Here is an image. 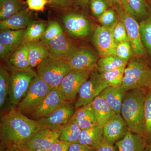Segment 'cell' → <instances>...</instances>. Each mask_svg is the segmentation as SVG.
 I'll list each match as a JSON object with an SVG mask.
<instances>
[{
  "label": "cell",
  "mask_w": 151,
  "mask_h": 151,
  "mask_svg": "<svg viewBox=\"0 0 151 151\" xmlns=\"http://www.w3.org/2000/svg\"><path fill=\"white\" fill-rule=\"evenodd\" d=\"M114 42L116 45L123 41L128 40L127 30L123 22L119 21L113 28Z\"/></svg>",
  "instance_id": "40"
},
{
  "label": "cell",
  "mask_w": 151,
  "mask_h": 151,
  "mask_svg": "<svg viewBox=\"0 0 151 151\" xmlns=\"http://www.w3.org/2000/svg\"><path fill=\"white\" fill-rule=\"evenodd\" d=\"M11 74L9 68L1 65L0 67V114L1 117L6 111L12 109L9 99V87Z\"/></svg>",
  "instance_id": "22"
},
{
  "label": "cell",
  "mask_w": 151,
  "mask_h": 151,
  "mask_svg": "<svg viewBox=\"0 0 151 151\" xmlns=\"http://www.w3.org/2000/svg\"><path fill=\"white\" fill-rule=\"evenodd\" d=\"M148 135L128 132L121 140L115 144L119 151H145Z\"/></svg>",
  "instance_id": "18"
},
{
  "label": "cell",
  "mask_w": 151,
  "mask_h": 151,
  "mask_svg": "<svg viewBox=\"0 0 151 151\" xmlns=\"http://www.w3.org/2000/svg\"><path fill=\"white\" fill-rule=\"evenodd\" d=\"M32 13L27 8L22 9L8 18L0 21V29H25L32 21Z\"/></svg>",
  "instance_id": "19"
},
{
  "label": "cell",
  "mask_w": 151,
  "mask_h": 151,
  "mask_svg": "<svg viewBox=\"0 0 151 151\" xmlns=\"http://www.w3.org/2000/svg\"><path fill=\"white\" fill-rule=\"evenodd\" d=\"M88 6L92 14L98 18L108 9L110 5L107 0H90Z\"/></svg>",
  "instance_id": "38"
},
{
  "label": "cell",
  "mask_w": 151,
  "mask_h": 151,
  "mask_svg": "<svg viewBox=\"0 0 151 151\" xmlns=\"http://www.w3.org/2000/svg\"><path fill=\"white\" fill-rule=\"evenodd\" d=\"M13 52L10 49L2 44L0 43V57L1 59L8 60Z\"/></svg>",
  "instance_id": "45"
},
{
  "label": "cell",
  "mask_w": 151,
  "mask_h": 151,
  "mask_svg": "<svg viewBox=\"0 0 151 151\" xmlns=\"http://www.w3.org/2000/svg\"><path fill=\"white\" fill-rule=\"evenodd\" d=\"M90 0H76L74 6H76L81 8L86 7L89 5Z\"/></svg>",
  "instance_id": "47"
},
{
  "label": "cell",
  "mask_w": 151,
  "mask_h": 151,
  "mask_svg": "<svg viewBox=\"0 0 151 151\" xmlns=\"http://www.w3.org/2000/svg\"><path fill=\"white\" fill-rule=\"evenodd\" d=\"M91 72L84 69H72L65 76L58 87L66 101L72 102L74 100L81 85L89 78Z\"/></svg>",
  "instance_id": "10"
},
{
  "label": "cell",
  "mask_w": 151,
  "mask_h": 151,
  "mask_svg": "<svg viewBox=\"0 0 151 151\" xmlns=\"http://www.w3.org/2000/svg\"><path fill=\"white\" fill-rule=\"evenodd\" d=\"M146 92L141 89H130L124 95L121 114L129 132L132 133H146L145 104Z\"/></svg>",
  "instance_id": "2"
},
{
  "label": "cell",
  "mask_w": 151,
  "mask_h": 151,
  "mask_svg": "<svg viewBox=\"0 0 151 151\" xmlns=\"http://www.w3.org/2000/svg\"><path fill=\"white\" fill-rule=\"evenodd\" d=\"M28 48L29 60L30 67H37L43 60L49 57V52L46 44L39 41L26 43Z\"/></svg>",
  "instance_id": "28"
},
{
  "label": "cell",
  "mask_w": 151,
  "mask_h": 151,
  "mask_svg": "<svg viewBox=\"0 0 151 151\" xmlns=\"http://www.w3.org/2000/svg\"><path fill=\"white\" fill-rule=\"evenodd\" d=\"M97 19L101 26L109 28L114 27L119 21L116 11L111 6Z\"/></svg>",
  "instance_id": "37"
},
{
  "label": "cell",
  "mask_w": 151,
  "mask_h": 151,
  "mask_svg": "<svg viewBox=\"0 0 151 151\" xmlns=\"http://www.w3.org/2000/svg\"><path fill=\"white\" fill-rule=\"evenodd\" d=\"M70 120L77 123L81 130L98 125L92 103L77 108Z\"/></svg>",
  "instance_id": "20"
},
{
  "label": "cell",
  "mask_w": 151,
  "mask_h": 151,
  "mask_svg": "<svg viewBox=\"0 0 151 151\" xmlns=\"http://www.w3.org/2000/svg\"><path fill=\"white\" fill-rule=\"evenodd\" d=\"M125 67L122 66L101 74L109 86L119 87L123 84Z\"/></svg>",
  "instance_id": "34"
},
{
  "label": "cell",
  "mask_w": 151,
  "mask_h": 151,
  "mask_svg": "<svg viewBox=\"0 0 151 151\" xmlns=\"http://www.w3.org/2000/svg\"><path fill=\"white\" fill-rule=\"evenodd\" d=\"M96 151H119L116 145H111L103 142L96 149Z\"/></svg>",
  "instance_id": "46"
},
{
  "label": "cell",
  "mask_w": 151,
  "mask_h": 151,
  "mask_svg": "<svg viewBox=\"0 0 151 151\" xmlns=\"http://www.w3.org/2000/svg\"><path fill=\"white\" fill-rule=\"evenodd\" d=\"M10 68L19 70L29 69L28 48L27 44L24 42L15 50L8 59Z\"/></svg>",
  "instance_id": "27"
},
{
  "label": "cell",
  "mask_w": 151,
  "mask_h": 151,
  "mask_svg": "<svg viewBox=\"0 0 151 151\" xmlns=\"http://www.w3.org/2000/svg\"><path fill=\"white\" fill-rule=\"evenodd\" d=\"M25 29L19 30L1 29L0 43L8 47L14 52L24 42Z\"/></svg>",
  "instance_id": "26"
},
{
  "label": "cell",
  "mask_w": 151,
  "mask_h": 151,
  "mask_svg": "<svg viewBox=\"0 0 151 151\" xmlns=\"http://www.w3.org/2000/svg\"><path fill=\"white\" fill-rule=\"evenodd\" d=\"M70 144L58 140L53 144L49 151H68Z\"/></svg>",
  "instance_id": "43"
},
{
  "label": "cell",
  "mask_w": 151,
  "mask_h": 151,
  "mask_svg": "<svg viewBox=\"0 0 151 151\" xmlns=\"http://www.w3.org/2000/svg\"><path fill=\"white\" fill-rule=\"evenodd\" d=\"M63 33V29L60 24L55 21H51L47 25L40 41L44 42H48Z\"/></svg>",
  "instance_id": "35"
},
{
  "label": "cell",
  "mask_w": 151,
  "mask_h": 151,
  "mask_svg": "<svg viewBox=\"0 0 151 151\" xmlns=\"http://www.w3.org/2000/svg\"><path fill=\"white\" fill-rule=\"evenodd\" d=\"M60 128L39 127L25 144L23 149L35 151H49L59 140Z\"/></svg>",
  "instance_id": "9"
},
{
  "label": "cell",
  "mask_w": 151,
  "mask_h": 151,
  "mask_svg": "<svg viewBox=\"0 0 151 151\" xmlns=\"http://www.w3.org/2000/svg\"><path fill=\"white\" fill-rule=\"evenodd\" d=\"M67 101L59 87H54L31 114L32 118L37 120L47 117Z\"/></svg>",
  "instance_id": "16"
},
{
  "label": "cell",
  "mask_w": 151,
  "mask_h": 151,
  "mask_svg": "<svg viewBox=\"0 0 151 151\" xmlns=\"http://www.w3.org/2000/svg\"><path fill=\"white\" fill-rule=\"evenodd\" d=\"M114 55L127 63L134 56L132 45L128 40L117 45Z\"/></svg>",
  "instance_id": "36"
},
{
  "label": "cell",
  "mask_w": 151,
  "mask_h": 151,
  "mask_svg": "<svg viewBox=\"0 0 151 151\" xmlns=\"http://www.w3.org/2000/svg\"><path fill=\"white\" fill-rule=\"evenodd\" d=\"M68 151H96V150L79 143L70 144Z\"/></svg>",
  "instance_id": "44"
},
{
  "label": "cell",
  "mask_w": 151,
  "mask_h": 151,
  "mask_svg": "<svg viewBox=\"0 0 151 151\" xmlns=\"http://www.w3.org/2000/svg\"><path fill=\"white\" fill-rule=\"evenodd\" d=\"M61 20L66 31L75 37L85 38L91 32L90 22L82 14L75 12H66L63 15Z\"/></svg>",
  "instance_id": "11"
},
{
  "label": "cell",
  "mask_w": 151,
  "mask_h": 151,
  "mask_svg": "<svg viewBox=\"0 0 151 151\" xmlns=\"http://www.w3.org/2000/svg\"><path fill=\"white\" fill-rule=\"evenodd\" d=\"M127 91L122 85L119 87L108 86L101 94L116 114H121L124 95Z\"/></svg>",
  "instance_id": "24"
},
{
  "label": "cell",
  "mask_w": 151,
  "mask_h": 151,
  "mask_svg": "<svg viewBox=\"0 0 151 151\" xmlns=\"http://www.w3.org/2000/svg\"><path fill=\"white\" fill-rule=\"evenodd\" d=\"M140 32L143 45L149 57L151 58V6L149 14L145 19L139 22Z\"/></svg>",
  "instance_id": "33"
},
{
  "label": "cell",
  "mask_w": 151,
  "mask_h": 151,
  "mask_svg": "<svg viewBox=\"0 0 151 151\" xmlns=\"http://www.w3.org/2000/svg\"><path fill=\"white\" fill-rule=\"evenodd\" d=\"M92 40L100 57L115 54L117 45L114 42L113 28L97 27L93 33Z\"/></svg>",
  "instance_id": "14"
},
{
  "label": "cell",
  "mask_w": 151,
  "mask_h": 151,
  "mask_svg": "<svg viewBox=\"0 0 151 151\" xmlns=\"http://www.w3.org/2000/svg\"><path fill=\"white\" fill-rule=\"evenodd\" d=\"M47 26L42 21H32L25 29L24 42L27 43L40 41Z\"/></svg>",
  "instance_id": "29"
},
{
  "label": "cell",
  "mask_w": 151,
  "mask_h": 151,
  "mask_svg": "<svg viewBox=\"0 0 151 151\" xmlns=\"http://www.w3.org/2000/svg\"><path fill=\"white\" fill-rule=\"evenodd\" d=\"M127 63L115 55H106L98 60L97 69L99 73H103L118 68L126 66Z\"/></svg>",
  "instance_id": "31"
},
{
  "label": "cell",
  "mask_w": 151,
  "mask_h": 151,
  "mask_svg": "<svg viewBox=\"0 0 151 151\" xmlns=\"http://www.w3.org/2000/svg\"><path fill=\"white\" fill-rule=\"evenodd\" d=\"M103 142L115 145L129 132L121 114H116L103 127Z\"/></svg>",
  "instance_id": "15"
},
{
  "label": "cell",
  "mask_w": 151,
  "mask_h": 151,
  "mask_svg": "<svg viewBox=\"0 0 151 151\" xmlns=\"http://www.w3.org/2000/svg\"><path fill=\"white\" fill-rule=\"evenodd\" d=\"M148 1L150 5L151 6V0H148Z\"/></svg>",
  "instance_id": "51"
},
{
  "label": "cell",
  "mask_w": 151,
  "mask_h": 151,
  "mask_svg": "<svg viewBox=\"0 0 151 151\" xmlns=\"http://www.w3.org/2000/svg\"><path fill=\"white\" fill-rule=\"evenodd\" d=\"M81 130L77 123L70 120L60 128L59 140L70 144L78 142Z\"/></svg>",
  "instance_id": "30"
},
{
  "label": "cell",
  "mask_w": 151,
  "mask_h": 151,
  "mask_svg": "<svg viewBox=\"0 0 151 151\" xmlns=\"http://www.w3.org/2000/svg\"><path fill=\"white\" fill-rule=\"evenodd\" d=\"M145 118L146 133L148 136L151 135V89L146 92L145 104Z\"/></svg>",
  "instance_id": "39"
},
{
  "label": "cell",
  "mask_w": 151,
  "mask_h": 151,
  "mask_svg": "<svg viewBox=\"0 0 151 151\" xmlns=\"http://www.w3.org/2000/svg\"><path fill=\"white\" fill-rule=\"evenodd\" d=\"M53 88L37 75L32 80L25 96L18 105V110L25 115H31Z\"/></svg>",
  "instance_id": "6"
},
{
  "label": "cell",
  "mask_w": 151,
  "mask_h": 151,
  "mask_svg": "<svg viewBox=\"0 0 151 151\" xmlns=\"http://www.w3.org/2000/svg\"><path fill=\"white\" fill-rule=\"evenodd\" d=\"M103 142V128L100 126L81 130L78 143L97 149Z\"/></svg>",
  "instance_id": "25"
},
{
  "label": "cell",
  "mask_w": 151,
  "mask_h": 151,
  "mask_svg": "<svg viewBox=\"0 0 151 151\" xmlns=\"http://www.w3.org/2000/svg\"><path fill=\"white\" fill-rule=\"evenodd\" d=\"M68 60L72 69H84L92 71L97 69V57L88 47L78 48Z\"/></svg>",
  "instance_id": "17"
},
{
  "label": "cell",
  "mask_w": 151,
  "mask_h": 151,
  "mask_svg": "<svg viewBox=\"0 0 151 151\" xmlns=\"http://www.w3.org/2000/svg\"><path fill=\"white\" fill-rule=\"evenodd\" d=\"M145 151H151V135L148 136Z\"/></svg>",
  "instance_id": "49"
},
{
  "label": "cell",
  "mask_w": 151,
  "mask_h": 151,
  "mask_svg": "<svg viewBox=\"0 0 151 151\" xmlns=\"http://www.w3.org/2000/svg\"><path fill=\"white\" fill-rule=\"evenodd\" d=\"M0 151H24V150L17 146L11 145L6 147L5 148Z\"/></svg>",
  "instance_id": "48"
},
{
  "label": "cell",
  "mask_w": 151,
  "mask_h": 151,
  "mask_svg": "<svg viewBox=\"0 0 151 151\" xmlns=\"http://www.w3.org/2000/svg\"><path fill=\"white\" fill-rule=\"evenodd\" d=\"M75 108L72 102L67 101L50 115L37 121L41 127L61 128L70 121L75 113Z\"/></svg>",
  "instance_id": "13"
},
{
  "label": "cell",
  "mask_w": 151,
  "mask_h": 151,
  "mask_svg": "<svg viewBox=\"0 0 151 151\" xmlns=\"http://www.w3.org/2000/svg\"><path fill=\"white\" fill-rule=\"evenodd\" d=\"M124 8L139 22L149 14L150 5L148 0H120Z\"/></svg>",
  "instance_id": "23"
},
{
  "label": "cell",
  "mask_w": 151,
  "mask_h": 151,
  "mask_svg": "<svg viewBox=\"0 0 151 151\" xmlns=\"http://www.w3.org/2000/svg\"><path fill=\"white\" fill-rule=\"evenodd\" d=\"M92 104L97 124L102 128L116 114L101 94L93 100Z\"/></svg>",
  "instance_id": "21"
},
{
  "label": "cell",
  "mask_w": 151,
  "mask_h": 151,
  "mask_svg": "<svg viewBox=\"0 0 151 151\" xmlns=\"http://www.w3.org/2000/svg\"><path fill=\"white\" fill-rule=\"evenodd\" d=\"M39 127L37 120L29 119L16 108L11 109L1 117L0 151L11 145L22 148Z\"/></svg>",
  "instance_id": "1"
},
{
  "label": "cell",
  "mask_w": 151,
  "mask_h": 151,
  "mask_svg": "<svg viewBox=\"0 0 151 151\" xmlns=\"http://www.w3.org/2000/svg\"><path fill=\"white\" fill-rule=\"evenodd\" d=\"M27 4L30 10L40 12L44 10L48 2L47 0H27Z\"/></svg>",
  "instance_id": "42"
},
{
  "label": "cell",
  "mask_w": 151,
  "mask_h": 151,
  "mask_svg": "<svg viewBox=\"0 0 151 151\" xmlns=\"http://www.w3.org/2000/svg\"><path fill=\"white\" fill-rule=\"evenodd\" d=\"M49 52V57L56 59L68 60L78 49L75 42L64 33L48 42H45Z\"/></svg>",
  "instance_id": "12"
},
{
  "label": "cell",
  "mask_w": 151,
  "mask_h": 151,
  "mask_svg": "<svg viewBox=\"0 0 151 151\" xmlns=\"http://www.w3.org/2000/svg\"><path fill=\"white\" fill-rule=\"evenodd\" d=\"M52 6L59 9L65 10L74 5L76 0H47Z\"/></svg>",
  "instance_id": "41"
},
{
  "label": "cell",
  "mask_w": 151,
  "mask_h": 151,
  "mask_svg": "<svg viewBox=\"0 0 151 151\" xmlns=\"http://www.w3.org/2000/svg\"><path fill=\"white\" fill-rule=\"evenodd\" d=\"M37 74L52 87H58L65 76L72 70L68 60L48 57L37 66Z\"/></svg>",
  "instance_id": "5"
},
{
  "label": "cell",
  "mask_w": 151,
  "mask_h": 151,
  "mask_svg": "<svg viewBox=\"0 0 151 151\" xmlns=\"http://www.w3.org/2000/svg\"><path fill=\"white\" fill-rule=\"evenodd\" d=\"M9 99L12 109L16 108L27 92L33 78L37 75L32 68L24 70L10 68Z\"/></svg>",
  "instance_id": "7"
},
{
  "label": "cell",
  "mask_w": 151,
  "mask_h": 151,
  "mask_svg": "<svg viewBox=\"0 0 151 151\" xmlns=\"http://www.w3.org/2000/svg\"><path fill=\"white\" fill-rule=\"evenodd\" d=\"M108 86L97 69L93 70L89 78L82 84L79 89L78 99L74 104L76 108L92 103Z\"/></svg>",
  "instance_id": "8"
},
{
  "label": "cell",
  "mask_w": 151,
  "mask_h": 151,
  "mask_svg": "<svg viewBox=\"0 0 151 151\" xmlns=\"http://www.w3.org/2000/svg\"><path fill=\"white\" fill-rule=\"evenodd\" d=\"M25 8L22 0H0V20L8 18Z\"/></svg>",
  "instance_id": "32"
},
{
  "label": "cell",
  "mask_w": 151,
  "mask_h": 151,
  "mask_svg": "<svg viewBox=\"0 0 151 151\" xmlns=\"http://www.w3.org/2000/svg\"><path fill=\"white\" fill-rule=\"evenodd\" d=\"M23 150H24V151H35L34 150H30V149H23Z\"/></svg>",
  "instance_id": "50"
},
{
  "label": "cell",
  "mask_w": 151,
  "mask_h": 151,
  "mask_svg": "<svg viewBox=\"0 0 151 151\" xmlns=\"http://www.w3.org/2000/svg\"><path fill=\"white\" fill-rule=\"evenodd\" d=\"M110 6L114 9L119 19L125 26L134 56L147 58L148 55L141 39L139 22L124 8L121 3Z\"/></svg>",
  "instance_id": "4"
},
{
  "label": "cell",
  "mask_w": 151,
  "mask_h": 151,
  "mask_svg": "<svg viewBox=\"0 0 151 151\" xmlns=\"http://www.w3.org/2000/svg\"><path fill=\"white\" fill-rule=\"evenodd\" d=\"M122 86L127 90L151 89V65L147 58L134 56L124 70Z\"/></svg>",
  "instance_id": "3"
}]
</instances>
